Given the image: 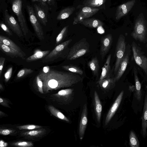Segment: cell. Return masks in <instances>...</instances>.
<instances>
[{
  "instance_id": "17",
  "label": "cell",
  "mask_w": 147,
  "mask_h": 147,
  "mask_svg": "<svg viewBox=\"0 0 147 147\" xmlns=\"http://www.w3.org/2000/svg\"><path fill=\"white\" fill-rule=\"evenodd\" d=\"M141 133L145 138L147 136V94L145 96L142 119Z\"/></svg>"
},
{
  "instance_id": "41",
  "label": "cell",
  "mask_w": 147,
  "mask_h": 147,
  "mask_svg": "<svg viewBox=\"0 0 147 147\" xmlns=\"http://www.w3.org/2000/svg\"><path fill=\"white\" fill-rule=\"evenodd\" d=\"M5 58L1 57L0 58V77H1Z\"/></svg>"
},
{
  "instance_id": "40",
  "label": "cell",
  "mask_w": 147,
  "mask_h": 147,
  "mask_svg": "<svg viewBox=\"0 0 147 147\" xmlns=\"http://www.w3.org/2000/svg\"><path fill=\"white\" fill-rule=\"evenodd\" d=\"M0 25L2 29L5 32L7 35L9 36L12 35L13 34L12 32L9 29L7 26L3 22H1Z\"/></svg>"
},
{
  "instance_id": "8",
  "label": "cell",
  "mask_w": 147,
  "mask_h": 147,
  "mask_svg": "<svg viewBox=\"0 0 147 147\" xmlns=\"http://www.w3.org/2000/svg\"><path fill=\"white\" fill-rule=\"evenodd\" d=\"M131 46L135 62L147 75V57L144 54L140 48L135 42H132Z\"/></svg>"
},
{
  "instance_id": "30",
  "label": "cell",
  "mask_w": 147,
  "mask_h": 147,
  "mask_svg": "<svg viewBox=\"0 0 147 147\" xmlns=\"http://www.w3.org/2000/svg\"><path fill=\"white\" fill-rule=\"evenodd\" d=\"M129 144L131 147H139L138 139L134 131H130L129 136Z\"/></svg>"
},
{
  "instance_id": "42",
  "label": "cell",
  "mask_w": 147,
  "mask_h": 147,
  "mask_svg": "<svg viewBox=\"0 0 147 147\" xmlns=\"http://www.w3.org/2000/svg\"><path fill=\"white\" fill-rule=\"evenodd\" d=\"M13 131L10 129H1L0 134L3 135H7L11 134Z\"/></svg>"
},
{
  "instance_id": "13",
  "label": "cell",
  "mask_w": 147,
  "mask_h": 147,
  "mask_svg": "<svg viewBox=\"0 0 147 147\" xmlns=\"http://www.w3.org/2000/svg\"><path fill=\"white\" fill-rule=\"evenodd\" d=\"M136 1V0H130L118 6L115 13L116 20H118L127 15L131 10Z\"/></svg>"
},
{
  "instance_id": "20",
  "label": "cell",
  "mask_w": 147,
  "mask_h": 147,
  "mask_svg": "<svg viewBox=\"0 0 147 147\" xmlns=\"http://www.w3.org/2000/svg\"><path fill=\"white\" fill-rule=\"evenodd\" d=\"M111 55L109 54L108 55L106 62L104 66L102 67V71L99 79L111 78V69L110 65Z\"/></svg>"
},
{
  "instance_id": "28",
  "label": "cell",
  "mask_w": 147,
  "mask_h": 147,
  "mask_svg": "<svg viewBox=\"0 0 147 147\" xmlns=\"http://www.w3.org/2000/svg\"><path fill=\"white\" fill-rule=\"evenodd\" d=\"M101 22L99 20L92 18L84 19L81 22L80 24L87 27L95 28L97 27Z\"/></svg>"
},
{
  "instance_id": "25",
  "label": "cell",
  "mask_w": 147,
  "mask_h": 147,
  "mask_svg": "<svg viewBox=\"0 0 147 147\" xmlns=\"http://www.w3.org/2000/svg\"><path fill=\"white\" fill-rule=\"evenodd\" d=\"M88 66L91 70L93 75L98 77L99 65V61L96 57L92 58L88 63Z\"/></svg>"
},
{
  "instance_id": "16",
  "label": "cell",
  "mask_w": 147,
  "mask_h": 147,
  "mask_svg": "<svg viewBox=\"0 0 147 147\" xmlns=\"http://www.w3.org/2000/svg\"><path fill=\"white\" fill-rule=\"evenodd\" d=\"M0 50L6 55L12 58L19 57L24 59L26 56L24 53L20 52L1 43H0Z\"/></svg>"
},
{
  "instance_id": "10",
  "label": "cell",
  "mask_w": 147,
  "mask_h": 147,
  "mask_svg": "<svg viewBox=\"0 0 147 147\" xmlns=\"http://www.w3.org/2000/svg\"><path fill=\"white\" fill-rule=\"evenodd\" d=\"M99 9L88 6L83 7L74 18L73 25L80 23L83 20L92 16L96 13Z\"/></svg>"
},
{
  "instance_id": "29",
  "label": "cell",
  "mask_w": 147,
  "mask_h": 147,
  "mask_svg": "<svg viewBox=\"0 0 147 147\" xmlns=\"http://www.w3.org/2000/svg\"><path fill=\"white\" fill-rule=\"evenodd\" d=\"M48 109L51 113L59 119L69 122V119L61 112L52 105L49 106Z\"/></svg>"
},
{
  "instance_id": "48",
  "label": "cell",
  "mask_w": 147,
  "mask_h": 147,
  "mask_svg": "<svg viewBox=\"0 0 147 147\" xmlns=\"http://www.w3.org/2000/svg\"><path fill=\"white\" fill-rule=\"evenodd\" d=\"M32 2H34L35 1H38L39 2V0H32Z\"/></svg>"
},
{
  "instance_id": "7",
  "label": "cell",
  "mask_w": 147,
  "mask_h": 147,
  "mask_svg": "<svg viewBox=\"0 0 147 147\" xmlns=\"http://www.w3.org/2000/svg\"><path fill=\"white\" fill-rule=\"evenodd\" d=\"M72 41V39H69L57 45L43 59L42 62L43 63H47L53 61L58 58L68 47Z\"/></svg>"
},
{
  "instance_id": "19",
  "label": "cell",
  "mask_w": 147,
  "mask_h": 147,
  "mask_svg": "<svg viewBox=\"0 0 147 147\" xmlns=\"http://www.w3.org/2000/svg\"><path fill=\"white\" fill-rule=\"evenodd\" d=\"M35 14L39 21L45 26L47 22V16L44 10L39 5L35 4L34 5Z\"/></svg>"
},
{
  "instance_id": "35",
  "label": "cell",
  "mask_w": 147,
  "mask_h": 147,
  "mask_svg": "<svg viewBox=\"0 0 147 147\" xmlns=\"http://www.w3.org/2000/svg\"><path fill=\"white\" fill-rule=\"evenodd\" d=\"M14 146L21 147H32L33 146V144L29 142L22 141L15 142L13 144Z\"/></svg>"
},
{
  "instance_id": "32",
  "label": "cell",
  "mask_w": 147,
  "mask_h": 147,
  "mask_svg": "<svg viewBox=\"0 0 147 147\" xmlns=\"http://www.w3.org/2000/svg\"><path fill=\"white\" fill-rule=\"evenodd\" d=\"M106 1V0H85L83 3L85 6L97 7L102 5Z\"/></svg>"
},
{
  "instance_id": "9",
  "label": "cell",
  "mask_w": 147,
  "mask_h": 147,
  "mask_svg": "<svg viewBox=\"0 0 147 147\" xmlns=\"http://www.w3.org/2000/svg\"><path fill=\"white\" fill-rule=\"evenodd\" d=\"M4 19L6 25L19 37L23 36L21 27L14 17L9 14L8 11L6 10L4 12Z\"/></svg>"
},
{
  "instance_id": "31",
  "label": "cell",
  "mask_w": 147,
  "mask_h": 147,
  "mask_svg": "<svg viewBox=\"0 0 147 147\" xmlns=\"http://www.w3.org/2000/svg\"><path fill=\"white\" fill-rule=\"evenodd\" d=\"M62 67L64 70L68 71L80 75H82L83 73V71L79 67L70 64L63 65L62 66Z\"/></svg>"
},
{
  "instance_id": "33",
  "label": "cell",
  "mask_w": 147,
  "mask_h": 147,
  "mask_svg": "<svg viewBox=\"0 0 147 147\" xmlns=\"http://www.w3.org/2000/svg\"><path fill=\"white\" fill-rule=\"evenodd\" d=\"M69 26L64 27L57 36L56 40V44L60 43L63 39L67 34Z\"/></svg>"
},
{
  "instance_id": "18",
  "label": "cell",
  "mask_w": 147,
  "mask_h": 147,
  "mask_svg": "<svg viewBox=\"0 0 147 147\" xmlns=\"http://www.w3.org/2000/svg\"><path fill=\"white\" fill-rule=\"evenodd\" d=\"M129 60L128 54H126L121 62L118 71L114 77L116 82L118 81L121 77L126 68Z\"/></svg>"
},
{
  "instance_id": "2",
  "label": "cell",
  "mask_w": 147,
  "mask_h": 147,
  "mask_svg": "<svg viewBox=\"0 0 147 147\" xmlns=\"http://www.w3.org/2000/svg\"><path fill=\"white\" fill-rule=\"evenodd\" d=\"M131 36L141 42L145 43L147 42V23L143 16L140 15L136 20Z\"/></svg>"
},
{
  "instance_id": "14",
  "label": "cell",
  "mask_w": 147,
  "mask_h": 147,
  "mask_svg": "<svg viewBox=\"0 0 147 147\" xmlns=\"http://www.w3.org/2000/svg\"><path fill=\"white\" fill-rule=\"evenodd\" d=\"M124 92L123 90L120 92L109 111L105 121V126L108 124L118 109L122 99Z\"/></svg>"
},
{
  "instance_id": "52",
  "label": "cell",
  "mask_w": 147,
  "mask_h": 147,
  "mask_svg": "<svg viewBox=\"0 0 147 147\" xmlns=\"http://www.w3.org/2000/svg\"></svg>"
},
{
  "instance_id": "22",
  "label": "cell",
  "mask_w": 147,
  "mask_h": 147,
  "mask_svg": "<svg viewBox=\"0 0 147 147\" xmlns=\"http://www.w3.org/2000/svg\"><path fill=\"white\" fill-rule=\"evenodd\" d=\"M94 96L95 113L97 121L98 123H100L102 112V105L98 93L96 91H94Z\"/></svg>"
},
{
  "instance_id": "44",
  "label": "cell",
  "mask_w": 147,
  "mask_h": 147,
  "mask_svg": "<svg viewBox=\"0 0 147 147\" xmlns=\"http://www.w3.org/2000/svg\"><path fill=\"white\" fill-rule=\"evenodd\" d=\"M7 143L4 142L3 140H1L0 141V146L1 147H5L7 146Z\"/></svg>"
},
{
  "instance_id": "23",
  "label": "cell",
  "mask_w": 147,
  "mask_h": 147,
  "mask_svg": "<svg viewBox=\"0 0 147 147\" xmlns=\"http://www.w3.org/2000/svg\"><path fill=\"white\" fill-rule=\"evenodd\" d=\"M50 52L49 50L42 51L36 49L34 51L32 55L26 59V61L27 62H30L43 59Z\"/></svg>"
},
{
  "instance_id": "27",
  "label": "cell",
  "mask_w": 147,
  "mask_h": 147,
  "mask_svg": "<svg viewBox=\"0 0 147 147\" xmlns=\"http://www.w3.org/2000/svg\"><path fill=\"white\" fill-rule=\"evenodd\" d=\"M75 9L74 7H68L62 10L57 16V19L61 20L68 18Z\"/></svg>"
},
{
  "instance_id": "11",
  "label": "cell",
  "mask_w": 147,
  "mask_h": 147,
  "mask_svg": "<svg viewBox=\"0 0 147 147\" xmlns=\"http://www.w3.org/2000/svg\"><path fill=\"white\" fill-rule=\"evenodd\" d=\"M113 42V37L111 34H109L101 37L100 54L102 60L109 52Z\"/></svg>"
},
{
  "instance_id": "12",
  "label": "cell",
  "mask_w": 147,
  "mask_h": 147,
  "mask_svg": "<svg viewBox=\"0 0 147 147\" xmlns=\"http://www.w3.org/2000/svg\"><path fill=\"white\" fill-rule=\"evenodd\" d=\"M58 100L63 104H68L71 102L74 98V90L67 88L61 90L55 94Z\"/></svg>"
},
{
  "instance_id": "24",
  "label": "cell",
  "mask_w": 147,
  "mask_h": 147,
  "mask_svg": "<svg viewBox=\"0 0 147 147\" xmlns=\"http://www.w3.org/2000/svg\"><path fill=\"white\" fill-rule=\"evenodd\" d=\"M133 70L135 85L134 95L137 99L140 101L141 99L142 96L141 84L138 77L137 71L136 67H134Z\"/></svg>"
},
{
  "instance_id": "37",
  "label": "cell",
  "mask_w": 147,
  "mask_h": 147,
  "mask_svg": "<svg viewBox=\"0 0 147 147\" xmlns=\"http://www.w3.org/2000/svg\"><path fill=\"white\" fill-rule=\"evenodd\" d=\"M36 83L39 92L41 93H43V82L38 75L36 78Z\"/></svg>"
},
{
  "instance_id": "4",
  "label": "cell",
  "mask_w": 147,
  "mask_h": 147,
  "mask_svg": "<svg viewBox=\"0 0 147 147\" xmlns=\"http://www.w3.org/2000/svg\"><path fill=\"white\" fill-rule=\"evenodd\" d=\"M22 0H12V9L17 16L23 35L26 36L28 32V28L25 18L22 10Z\"/></svg>"
},
{
  "instance_id": "39",
  "label": "cell",
  "mask_w": 147,
  "mask_h": 147,
  "mask_svg": "<svg viewBox=\"0 0 147 147\" xmlns=\"http://www.w3.org/2000/svg\"><path fill=\"white\" fill-rule=\"evenodd\" d=\"M13 68L12 67H9L4 74L5 80L7 82L11 78Z\"/></svg>"
},
{
  "instance_id": "15",
  "label": "cell",
  "mask_w": 147,
  "mask_h": 147,
  "mask_svg": "<svg viewBox=\"0 0 147 147\" xmlns=\"http://www.w3.org/2000/svg\"><path fill=\"white\" fill-rule=\"evenodd\" d=\"M87 107V104H85L83 106L81 115L79 128V138L82 140L84 136L88 122Z\"/></svg>"
},
{
  "instance_id": "46",
  "label": "cell",
  "mask_w": 147,
  "mask_h": 147,
  "mask_svg": "<svg viewBox=\"0 0 147 147\" xmlns=\"http://www.w3.org/2000/svg\"><path fill=\"white\" fill-rule=\"evenodd\" d=\"M49 67L48 66H46L44 67L42 71L44 72H48L49 70Z\"/></svg>"
},
{
  "instance_id": "36",
  "label": "cell",
  "mask_w": 147,
  "mask_h": 147,
  "mask_svg": "<svg viewBox=\"0 0 147 147\" xmlns=\"http://www.w3.org/2000/svg\"><path fill=\"white\" fill-rule=\"evenodd\" d=\"M41 126L34 125H29L19 126L18 128L19 129L31 130L41 128Z\"/></svg>"
},
{
  "instance_id": "47",
  "label": "cell",
  "mask_w": 147,
  "mask_h": 147,
  "mask_svg": "<svg viewBox=\"0 0 147 147\" xmlns=\"http://www.w3.org/2000/svg\"><path fill=\"white\" fill-rule=\"evenodd\" d=\"M3 102V100L2 98H0V103H1L2 102Z\"/></svg>"
},
{
  "instance_id": "45",
  "label": "cell",
  "mask_w": 147,
  "mask_h": 147,
  "mask_svg": "<svg viewBox=\"0 0 147 147\" xmlns=\"http://www.w3.org/2000/svg\"><path fill=\"white\" fill-rule=\"evenodd\" d=\"M55 2L53 0H47V4L48 5L51 6L54 5Z\"/></svg>"
},
{
  "instance_id": "51",
  "label": "cell",
  "mask_w": 147,
  "mask_h": 147,
  "mask_svg": "<svg viewBox=\"0 0 147 147\" xmlns=\"http://www.w3.org/2000/svg\"><path fill=\"white\" fill-rule=\"evenodd\" d=\"M146 88H147V86H146Z\"/></svg>"
},
{
  "instance_id": "50",
  "label": "cell",
  "mask_w": 147,
  "mask_h": 147,
  "mask_svg": "<svg viewBox=\"0 0 147 147\" xmlns=\"http://www.w3.org/2000/svg\"><path fill=\"white\" fill-rule=\"evenodd\" d=\"M55 0H53L55 2Z\"/></svg>"
},
{
  "instance_id": "34",
  "label": "cell",
  "mask_w": 147,
  "mask_h": 147,
  "mask_svg": "<svg viewBox=\"0 0 147 147\" xmlns=\"http://www.w3.org/2000/svg\"><path fill=\"white\" fill-rule=\"evenodd\" d=\"M33 72V70L31 69L23 68L18 72L17 75V78L18 79L21 78L32 73Z\"/></svg>"
},
{
  "instance_id": "6",
  "label": "cell",
  "mask_w": 147,
  "mask_h": 147,
  "mask_svg": "<svg viewBox=\"0 0 147 147\" xmlns=\"http://www.w3.org/2000/svg\"><path fill=\"white\" fill-rule=\"evenodd\" d=\"M29 20L36 34L40 40L44 38V32L40 22L35 14L34 9L30 5H27Z\"/></svg>"
},
{
  "instance_id": "38",
  "label": "cell",
  "mask_w": 147,
  "mask_h": 147,
  "mask_svg": "<svg viewBox=\"0 0 147 147\" xmlns=\"http://www.w3.org/2000/svg\"><path fill=\"white\" fill-rule=\"evenodd\" d=\"M42 130H32L26 132L24 134L26 135L30 136H34L39 135L42 132Z\"/></svg>"
},
{
  "instance_id": "5",
  "label": "cell",
  "mask_w": 147,
  "mask_h": 147,
  "mask_svg": "<svg viewBox=\"0 0 147 147\" xmlns=\"http://www.w3.org/2000/svg\"><path fill=\"white\" fill-rule=\"evenodd\" d=\"M125 48V37L123 35H121L118 39L115 48L116 60L114 69L115 74H116L120 63L124 56Z\"/></svg>"
},
{
  "instance_id": "49",
  "label": "cell",
  "mask_w": 147,
  "mask_h": 147,
  "mask_svg": "<svg viewBox=\"0 0 147 147\" xmlns=\"http://www.w3.org/2000/svg\"><path fill=\"white\" fill-rule=\"evenodd\" d=\"M3 88L2 85L1 84H0V88L1 89H2Z\"/></svg>"
},
{
  "instance_id": "3",
  "label": "cell",
  "mask_w": 147,
  "mask_h": 147,
  "mask_svg": "<svg viewBox=\"0 0 147 147\" xmlns=\"http://www.w3.org/2000/svg\"><path fill=\"white\" fill-rule=\"evenodd\" d=\"M89 44L85 38L76 43L70 49L67 56V60H73L80 57L88 52Z\"/></svg>"
},
{
  "instance_id": "1",
  "label": "cell",
  "mask_w": 147,
  "mask_h": 147,
  "mask_svg": "<svg viewBox=\"0 0 147 147\" xmlns=\"http://www.w3.org/2000/svg\"><path fill=\"white\" fill-rule=\"evenodd\" d=\"M38 75L43 82V90L45 92L70 87L82 80L78 74L53 69H50L46 73L41 71Z\"/></svg>"
},
{
  "instance_id": "43",
  "label": "cell",
  "mask_w": 147,
  "mask_h": 147,
  "mask_svg": "<svg viewBox=\"0 0 147 147\" xmlns=\"http://www.w3.org/2000/svg\"><path fill=\"white\" fill-rule=\"evenodd\" d=\"M39 2L42 7H44L47 9H49L47 4V0H39Z\"/></svg>"
},
{
  "instance_id": "26",
  "label": "cell",
  "mask_w": 147,
  "mask_h": 147,
  "mask_svg": "<svg viewBox=\"0 0 147 147\" xmlns=\"http://www.w3.org/2000/svg\"><path fill=\"white\" fill-rule=\"evenodd\" d=\"M0 43L5 45L11 48L14 49L18 51L24 53L21 49L12 40L9 38L3 35H0Z\"/></svg>"
},
{
  "instance_id": "21",
  "label": "cell",
  "mask_w": 147,
  "mask_h": 147,
  "mask_svg": "<svg viewBox=\"0 0 147 147\" xmlns=\"http://www.w3.org/2000/svg\"><path fill=\"white\" fill-rule=\"evenodd\" d=\"M98 82L102 89L107 90H110L114 87L116 82L114 78H109L99 80Z\"/></svg>"
}]
</instances>
